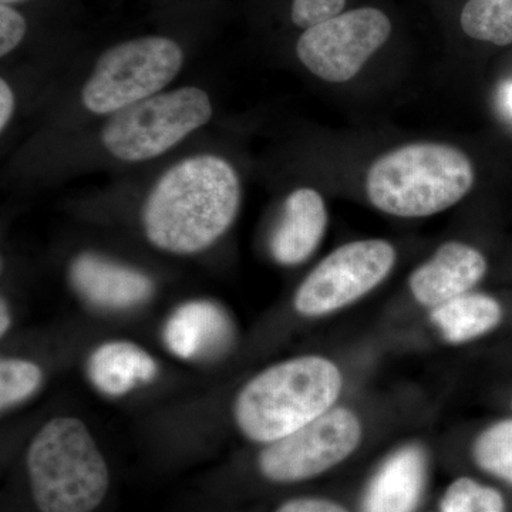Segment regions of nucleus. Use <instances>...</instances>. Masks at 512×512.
<instances>
[{
    "label": "nucleus",
    "mask_w": 512,
    "mask_h": 512,
    "mask_svg": "<svg viewBox=\"0 0 512 512\" xmlns=\"http://www.w3.org/2000/svg\"><path fill=\"white\" fill-rule=\"evenodd\" d=\"M241 201L237 168L217 154H197L158 178L144 201L141 225L147 241L165 254H200L227 234Z\"/></svg>",
    "instance_id": "f257e3e1"
},
{
    "label": "nucleus",
    "mask_w": 512,
    "mask_h": 512,
    "mask_svg": "<svg viewBox=\"0 0 512 512\" xmlns=\"http://www.w3.org/2000/svg\"><path fill=\"white\" fill-rule=\"evenodd\" d=\"M111 488L109 461L82 420L53 417L30 439L22 461L28 512H101Z\"/></svg>",
    "instance_id": "f03ea898"
},
{
    "label": "nucleus",
    "mask_w": 512,
    "mask_h": 512,
    "mask_svg": "<svg viewBox=\"0 0 512 512\" xmlns=\"http://www.w3.org/2000/svg\"><path fill=\"white\" fill-rule=\"evenodd\" d=\"M339 367L322 356H299L266 367L234 400L232 414L242 436L274 443L318 419L342 392Z\"/></svg>",
    "instance_id": "7ed1b4c3"
},
{
    "label": "nucleus",
    "mask_w": 512,
    "mask_h": 512,
    "mask_svg": "<svg viewBox=\"0 0 512 512\" xmlns=\"http://www.w3.org/2000/svg\"><path fill=\"white\" fill-rule=\"evenodd\" d=\"M473 184L474 167L463 151L417 143L380 157L367 174L366 190L377 210L421 218L453 207Z\"/></svg>",
    "instance_id": "20e7f679"
},
{
    "label": "nucleus",
    "mask_w": 512,
    "mask_h": 512,
    "mask_svg": "<svg viewBox=\"0 0 512 512\" xmlns=\"http://www.w3.org/2000/svg\"><path fill=\"white\" fill-rule=\"evenodd\" d=\"M180 43L165 36H143L117 43L94 64L82 89L84 109L111 117L164 92L184 66Z\"/></svg>",
    "instance_id": "39448f33"
},
{
    "label": "nucleus",
    "mask_w": 512,
    "mask_h": 512,
    "mask_svg": "<svg viewBox=\"0 0 512 512\" xmlns=\"http://www.w3.org/2000/svg\"><path fill=\"white\" fill-rule=\"evenodd\" d=\"M214 114L210 94L184 86L161 92L109 117L101 143L117 160L137 164L173 150Z\"/></svg>",
    "instance_id": "423d86ee"
},
{
    "label": "nucleus",
    "mask_w": 512,
    "mask_h": 512,
    "mask_svg": "<svg viewBox=\"0 0 512 512\" xmlns=\"http://www.w3.org/2000/svg\"><path fill=\"white\" fill-rule=\"evenodd\" d=\"M362 440V424L346 407H333L288 436L265 444L256 471L266 483H303L346 460Z\"/></svg>",
    "instance_id": "0eeeda50"
},
{
    "label": "nucleus",
    "mask_w": 512,
    "mask_h": 512,
    "mask_svg": "<svg viewBox=\"0 0 512 512\" xmlns=\"http://www.w3.org/2000/svg\"><path fill=\"white\" fill-rule=\"evenodd\" d=\"M394 262L396 251L382 239L343 245L306 276L293 306L306 318L339 311L375 289L390 274Z\"/></svg>",
    "instance_id": "6e6552de"
},
{
    "label": "nucleus",
    "mask_w": 512,
    "mask_h": 512,
    "mask_svg": "<svg viewBox=\"0 0 512 512\" xmlns=\"http://www.w3.org/2000/svg\"><path fill=\"white\" fill-rule=\"evenodd\" d=\"M390 33L392 23L379 9L350 10L305 29L296 55L319 79L345 83L362 70Z\"/></svg>",
    "instance_id": "1a4fd4ad"
},
{
    "label": "nucleus",
    "mask_w": 512,
    "mask_h": 512,
    "mask_svg": "<svg viewBox=\"0 0 512 512\" xmlns=\"http://www.w3.org/2000/svg\"><path fill=\"white\" fill-rule=\"evenodd\" d=\"M487 261L476 248L447 242L426 264L410 276L414 298L427 308H436L457 296L466 295L483 279Z\"/></svg>",
    "instance_id": "9d476101"
},
{
    "label": "nucleus",
    "mask_w": 512,
    "mask_h": 512,
    "mask_svg": "<svg viewBox=\"0 0 512 512\" xmlns=\"http://www.w3.org/2000/svg\"><path fill=\"white\" fill-rule=\"evenodd\" d=\"M70 279L86 301L116 311L141 305L154 291L153 281L143 272L94 254L74 259Z\"/></svg>",
    "instance_id": "9b49d317"
},
{
    "label": "nucleus",
    "mask_w": 512,
    "mask_h": 512,
    "mask_svg": "<svg viewBox=\"0 0 512 512\" xmlns=\"http://www.w3.org/2000/svg\"><path fill=\"white\" fill-rule=\"evenodd\" d=\"M427 478L423 448L410 444L394 451L367 485L363 512H414L419 507Z\"/></svg>",
    "instance_id": "f8f14e48"
},
{
    "label": "nucleus",
    "mask_w": 512,
    "mask_h": 512,
    "mask_svg": "<svg viewBox=\"0 0 512 512\" xmlns=\"http://www.w3.org/2000/svg\"><path fill=\"white\" fill-rule=\"evenodd\" d=\"M328 225L325 201L312 188H298L286 198L282 218L271 238V254L278 264H302L319 247Z\"/></svg>",
    "instance_id": "ddd939ff"
},
{
    "label": "nucleus",
    "mask_w": 512,
    "mask_h": 512,
    "mask_svg": "<svg viewBox=\"0 0 512 512\" xmlns=\"http://www.w3.org/2000/svg\"><path fill=\"white\" fill-rule=\"evenodd\" d=\"M232 338V323L220 306L191 301L178 306L163 329L165 348L180 359L211 356Z\"/></svg>",
    "instance_id": "4468645a"
},
{
    "label": "nucleus",
    "mask_w": 512,
    "mask_h": 512,
    "mask_svg": "<svg viewBox=\"0 0 512 512\" xmlns=\"http://www.w3.org/2000/svg\"><path fill=\"white\" fill-rule=\"evenodd\" d=\"M87 377L100 393L126 396L137 387L156 379V359L136 343L110 340L101 343L87 359Z\"/></svg>",
    "instance_id": "2eb2a0df"
},
{
    "label": "nucleus",
    "mask_w": 512,
    "mask_h": 512,
    "mask_svg": "<svg viewBox=\"0 0 512 512\" xmlns=\"http://www.w3.org/2000/svg\"><path fill=\"white\" fill-rule=\"evenodd\" d=\"M430 319L448 343H466L500 325V303L483 293H466L431 309Z\"/></svg>",
    "instance_id": "dca6fc26"
},
{
    "label": "nucleus",
    "mask_w": 512,
    "mask_h": 512,
    "mask_svg": "<svg viewBox=\"0 0 512 512\" xmlns=\"http://www.w3.org/2000/svg\"><path fill=\"white\" fill-rule=\"evenodd\" d=\"M461 28L481 42L512 45V0H468L461 12Z\"/></svg>",
    "instance_id": "f3484780"
},
{
    "label": "nucleus",
    "mask_w": 512,
    "mask_h": 512,
    "mask_svg": "<svg viewBox=\"0 0 512 512\" xmlns=\"http://www.w3.org/2000/svg\"><path fill=\"white\" fill-rule=\"evenodd\" d=\"M473 453L481 470L512 485V419L500 421L481 433Z\"/></svg>",
    "instance_id": "a211bd4d"
},
{
    "label": "nucleus",
    "mask_w": 512,
    "mask_h": 512,
    "mask_svg": "<svg viewBox=\"0 0 512 512\" xmlns=\"http://www.w3.org/2000/svg\"><path fill=\"white\" fill-rule=\"evenodd\" d=\"M43 372L25 357H3L0 362V407L3 412L25 402L39 390Z\"/></svg>",
    "instance_id": "6ab92c4d"
},
{
    "label": "nucleus",
    "mask_w": 512,
    "mask_h": 512,
    "mask_svg": "<svg viewBox=\"0 0 512 512\" xmlns=\"http://www.w3.org/2000/svg\"><path fill=\"white\" fill-rule=\"evenodd\" d=\"M441 512H505L500 491L463 477L447 488L440 501Z\"/></svg>",
    "instance_id": "aec40b11"
},
{
    "label": "nucleus",
    "mask_w": 512,
    "mask_h": 512,
    "mask_svg": "<svg viewBox=\"0 0 512 512\" xmlns=\"http://www.w3.org/2000/svg\"><path fill=\"white\" fill-rule=\"evenodd\" d=\"M346 0H292L291 18L298 28L309 29L342 13Z\"/></svg>",
    "instance_id": "412c9836"
},
{
    "label": "nucleus",
    "mask_w": 512,
    "mask_h": 512,
    "mask_svg": "<svg viewBox=\"0 0 512 512\" xmlns=\"http://www.w3.org/2000/svg\"><path fill=\"white\" fill-rule=\"evenodd\" d=\"M28 32L25 16L9 5H0V56L6 57L18 49Z\"/></svg>",
    "instance_id": "4be33fe9"
},
{
    "label": "nucleus",
    "mask_w": 512,
    "mask_h": 512,
    "mask_svg": "<svg viewBox=\"0 0 512 512\" xmlns=\"http://www.w3.org/2000/svg\"><path fill=\"white\" fill-rule=\"evenodd\" d=\"M272 512H349L343 505L322 497H293Z\"/></svg>",
    "instance_id": "5701e85b"
},
{
    "label": "nucleus",
    "mask_w": 512,
    "mask_h": 512,
    "mask_svg": "<svg viewBox=\"0 0 512 512\" xmlns=\"http://www.w3.org/2000/svg\"><path fill=\"white\" fill-rule=\"evenodd\" d=\"M16 94L8 80H0V131L9 127L10 121L15 116Z\"/></svg>",
    "instance_id": "b1692460"
},
{
    "label": "nucleus",
    "mask_w": 512,
    "mask_h": 512,
    "mask_svg": "<svg viewBox=\"0 0 512 512\" xmlns=\"http://www.w3.org/2000/svg\"><path fill=\"white\" fill-rule=\"evenodd\" d=\"M0 312H2V325H0V332H2V335H5L6 332L9 330L10 326V315H9V308L8 303L5 302V299H2V308H0Z\"/></svg>",
    "instance_id": "393cba45"
},
{
    "label": "nucleus",
    "mask_w": 512,
    "mask_h": 512,
    "mask_svg": "<svg viewBox=\"0 0 512 512\" xmlns=\"http://www.w3.org/2000/svg\"><path fill=\"white\" fill-rule=\"evenodd\" d=\"M503 101L505 109H507L508 113H510L512 116V83L505 87L503 93Z\"/></svg>",
    "instance_id": "a878e982"
},
{
    "label": "nucleus",
    "mask_w": 512,
    "mask_h": 512,
    "mask_svg": "<svg viewBox=\"0 0 512 512\" xmlns=\"http://www.w3.org/2000/svg\"><path fill=\"white\" fill-rule=\"evenodd\" d=\"M0 2H2V5L12 6L16 5V3L26 2V0H0Z\"/></svg>",
    "instance_id": "bb28decb"
}]
</instances>
